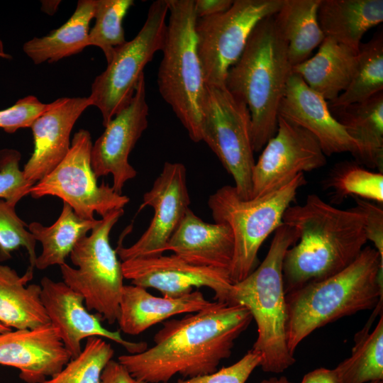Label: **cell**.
Returning <instances> with one entry per match:
<instances>
[{"label":"cell","instance_id":"17","mask_svg":"<svg viewBox=\"0 0 383 383\" xmlns=\"http://www.w3.org/2000/svg\"><path fill=\"white\" fill-rule=\"evenodd\" d=\"M41 299L50 323L57 330L72 359L82 349L81 342L90 337L107 338L123 346L130 354L148 348L145 342H131L122 338L119 331L104 328L98 318L91 314L83 297L63 282H55L48 277L40 280Z\"/></svg>","mask_w":383,"mask_h":383},{"label":"cell","instance_id":"28","mask_svg":"<svg viewBox=\"0 0 383 383\" xmlns=\"http://www.w3.org/2000/svg\"><path fill=\"white\" fill-rule=\"evenodd\" d=\"M321 0H283L274 15L276 26L287 45L292 67L309 59L326 38L318 21Z\"/></svg>","mask_w":383,"mask_h":383},{"label":"cell","instance_id":"30","mask_svg":"<svg viewBox=\"0 0 383 383\" xmlns=\"http://www.w3.org/2000/svg\"><path fill=\"white\" fill-rule=\"evenodd\" d=\"M99 221L80 218L68 204L63 202L61 213L52 226H44L36 221L30 223L28 229L42 245V252L37 256L35 267L43 270L65 264L76 243Z\"/></svg>","mask_w":383,"mask_h":383},{"label":"cell","instance_id":"34","mask_svg":"<svg viewBox=\"0 0 383 383\" xmlns=\"http://www.w3.org/2000/svg\"><path fill=\"white\" fill-rule=\"evenodd\" d=\"M113 355L111 345L102 338H88L77 357L41 383H100L102 372Z\"/></svg>","mask_w":383,"mask_h":383},{"label":"cell","instance_id":"7","mask_svg":"<svg viewBox=\"0 0 383 383\" xmlns=\"http://www.w3.org/2000/svg\"><path fill=\"white\" fill-rule=\"evenodd\" d=\"M306 183L304 173L280 189L258 198L243 199L234 186L225 185L208 199L215 223L227 224L233 235L234 254L230 270L233 284L247 277L257 262L265 240L282 224V217Z\"/></svg>","mask_w":383,"mask_h":383},{"label":"cell","instance_id":"23","mask_svg":"<svg viewBox=\"0 0 383 383\" xmlns=\"http://www.w3.org/2000/svg\"><path fill=\"white\" fill-rule=\"evenodd\" d=\"M357 52L326 37L317 53L293 67L292 72L331 101L343 92L351 82L357 67Z\"/></svg>","mask_w":383,"mask_h":383},{"label":"cell","instance_id":"27","mask_svg":"<svg viewBox=\"0 0 383 383\" xmlns=\"http://www.w3.org/2000/svg\"><path fill=\"white\" fill-rule=\"evenodd\" d=\"M96 0H79L72 16L48 35L26 42L23 50L35 65L54 62L82 52L88 45Z\"/></svg>","mask_w":383,"mask_h":383},{"label":"cell","instance_id":"42","mask_svg":"<svg viewBox=\"0 0 383 383\" xmlns=\"http://www.w3.org/2000/svg\"><path fill=\"white\" fill-rule=\"evenodd\" d=\"M301 383H343L337 367L327 369L317 368L306 374Z\"/></svg>","mask_w":383,"mask_h":383},{"label":"cell","instance_id":"12","mask_svg":"<svg viewBox=\"0 0 383 383\" xmlns=\"http://www.w3.org/2000/svg\"><path fill=\"white\" fill-rule=\"evenodd\" d=\"M91 138L89 132L80 129L74 133L70 150L61 162L30 189L29 194L39 199L54 196L68 204L82 218L94 220L97 213L123 209L130 199L116 193L107 184H97L91 164Z\"/></svg>","mask_w":383,"mask_h":383},{"label":"cell","instance_id":"9","mask_svg":"<svg viewBox=\"0 0 383 383\" xmlns=\"http://www.w3.org/2000/svg\"><path fill=\"white\" fill-rule=\"evenodd\" d=\"M201 141L232 176L240 197L250 199L255 162L250 113L246 104L224 85H206L202 106Z\"/></svg>","mask_w":383,"mask_h":383},{"label":"cell","instance_id":"21","mask_svg":"<svg viewBox=\"0 0 383 383\" xmlns=\"http://www.w3.org/2000/svg\"><path fill=\"white\" fill-rule=\"evenodd\" d=\"M165 250L172 251L192 265L230 273L234 254L233 235L227 224L206 223L189 209Z\"/></svg>","mask_w":383,"mask_h":383},{"label":"cell","instance_id":"2","mask_svg":"<svg viewBox=\"0 0 383 383\" xmlns=\"http://www.w3.org/2000/svg\"><path fill=\"white\" fill-rule=\"evenodd\" d=\"M282 223L299 235L283 259L285 294L343 270L359 256L367 240L357 211L335 208L314 194L308 195L302 205L289 206Z\"/></svg>","mask_w":383,"mask_h":383},{"label":"cell","instance_id":"31","mask_svg":"<svg viewBox=\"0 0 383 383\" xmlns=\"http://www.w3.org/2000/svg\"><path fill=\"white\" fill-rule=\"evenodd\" d=\"M383 91V32L378 30L357 52L355 74L347 89L335 99L328 101L335 109L368 99Z\"/></svg>","mask_w":383,"mask_h":383},{"label":"cell","instance_id":"8","mask_svg":"<svg viewBox=\"0 0 383 383\" xmlns=\"http://www.w3.org/2000/svg\"><path fill=\"white\" fill-rule=\"evenodd\" d=\"M124 210L110 211L82 238L70 254L77 268L60 266L63 282L80 294L87 309L100 313L109 323L117 321L123 284L121 263L109 243L112 228Z\"/></svg>","mask_w":383,"mask_h":383},{"label":"cell","instance_id":"25","mask_svg":"<svg viewBox=\"0 0 383 383\" xmlns=\"http://www.w3.org/2000/svg\"><path fill=\"white\" fill-rule=\"evenodd\" d=\"M33 267L20 276L0 265V323L15 330L33 329L50 323L41 299V287L31 284Z\"/></svg>","mask_w":383,"mask_h":383},{"label":"cell","instance_id":"43","mask_svg":"<svg viewBox=\"0 0 383 383\" xmlns=\"http://www.w3.org/2000/svg\"><path fill=\"white\" fill-rule=\"evenodd\" d=\"M260 383H293L290 382L286 377H272L269 379H263Z\"/></svg>","mask_w":383,"mask_h":383},{"label":"cell","instance_id":"33","mask_svg":"<svg viewBox=\"0 0 383 383\" xmlns=\"http://www.w3.org/2000/svg\"><path fill=\"white\" fill-rule=\"evenodd\" d=\"M133 4V0H96L95 24L89 32L88 45L99 48L107 63L116 48L126 42L123 21Z\"/></svg>","mask_w":383,"mask_h":383},{"label":"cell","instance_id":"29","mask_svg":"<svg viewBox=\"0 0 383 383\" xmlns=\"http://www.w3.org/2000/svg\"><path fill=\"white\" fill-rule=\"evenodd\" d=\"M351 355L336 367L343 383L383 381V316L379 303L354 337Z\"/></svg>","mask_w":383,"mask_h":383},{"label":"cell","instance_id":"24","mask_svg":"<svg viewBox=\"0 0 383 383\" xmlns=\"http://www.w3.org/2000/svg\"><path fill=\"white\" fill-rule=\"evenodd\" d=\"M354 140L357 163L383 171V91L361 102L330 109Z\"/></svg>","mask_w":383,"mask_h":383},{"label":"cell","instance_id":"4","mask_svg":"<svg viewBox=\"0 0 383 383\" xmlns=\"http://www.w3.org/2000/svg\"><path fill=\"white\" fill-rule=\"evenodd\" d=\"M292 74L287 45L274 15L265 18L252 31L224 83L249 109L254 152L261 151L277 131L278 109Z\"/></svg>","mask_w":383,"mask_h":383},{"label":"cell","instance_id":"13","mask_svg":"<svg viewBox=\"0 0 383 383\" xmlns=\"http://www.w3.org/2000/svg\"><path fill=\"white\" fill-rule=\"evenodd\" d=\"M262 150L252 172L251 199L274 192L299 174L326 164V156L316 137L280 116L274 135Z\"/></svg>","mask_w":383,"mask_h":383},{"label":"cell","instance_id":"3","mask_svg":"<svg viewBox=\"0 0 383 383\" xmlns=\"http://www.w3.org/2000/svg\"><path fill=\"white\" fill-rule=\"evenodd\" d=\"M382 273L383 258L374 248L366 246L340 272L287 294L289 353L294 355L299 344L315 330L383 302Z\"/></svg>","mask_w":383,"mask_h":383},{"label":"cell","instance_id":"39","mask_svg":"<svg viewBox=\"0 0 383 383\" xmlns=\"http://www.w3.org/2000/svg\"><path fill=\"white\" fill-rule=\"evenodd\" d=\"M353 207L362 216L367 240L372 241L374 248L383 258V208L380 204L353 196Z\"/></svg>","mask_w":383,"mask_h":383},{"label":"cell","instance_id":"44","mask_svg":"<svg viewBox=\"0 0 383 383\" xmlns=\"http://www.w3.org/2000/svg\"><path fill=\"white\" fill-rule=\"evenodd\" d=\"M0 57L4 58L6 60H10L12 58V57L9 54L6 52L4 50V43L1 40V38H0Z\"/></svg>","mask_w":383,"mask_h":383},{"label":"cell","instance_id":"18","mask_svg":"<svg viewBox=\"0 0 383 383\" xmlns=\"http://www.w3.org/2000/svg\"><path fill=\"white\" fill-rule=\"evenodd\" d=\"M91 106L89 96L63 97L48 104L30 126L34 149L23 170L27 181L35 184L65 157L71 146L72 128Z\"/></svg>","mask_w":383,"mask_h":383},{"label":"cell","instance_id":"1","mask_svg":"<svg viewBox=\"0 0 383 383\" xmlns=\"http://www.w3.org/2000/svg\"><path fill=\"white\" fill-rule=\"evenodd\" d=\"M252 320L245 306L215 301L195 313L163 322L152 347L120 355L118 362L146 383H168L176 374L187 379L209 374L231 356Z\"/></svg>","mask_w":383,"mask_h":383},{"label":"cell","instance_id":"22","mask_svg":"<svg viewBox=\"0 0 383 383\" xmlns=\"http://www.w3.org/2000/svg\"><path fill=\"white\" fill-rule=\"evenodd\" d=\"M212 303L197 290L177 298L157 297L143 287L124 285L117 322L124 333L136 335L173 316L196 313Z\"/></svg>","mask_w":383,"mask_h":383},{"label":"cell","instance_id":"5","mask_svg":"<svg viewBox=\"0 0 383 383\" xmlns=\"http://www.w3.org/2000/svg\"><path fill=\"white\" fill-rule=\"evenodd\" d=\"M298 240V232L282 223L262 263L233 284L231 291V304L245 306L256 322L257 337L252 350L260 356V366L266 372L281 373L296 362L287 343L282 262L286 251Z\"/></svg>","mask_w":383,"mask_h":383},{"label":"cell","instance_id":"41","mask_svg":"<svg viewBox=\"0 0 383 383\" xmlns=\"http://www.w3.org/2000/svg\"><path fill=\"white\" fill-rule=\"evenodd\" d=\"M233 0H194V11L197 18L223 12L232 5Z\"/></svg>","mask_w":383,"mask_h":383},{"label":"cell","instance_id":"46","mask_svg":"<svg viewBox=\"0 0 383 383\" xmlns=\"http://www.w3.org/2000/svg\"><path fill=\"white\" fill-rule=\"evenodd\" d=\"M370 383H383V381H375V382H372Z\"/></svg>","mask_w":383,"mask_h":383},{"label":"cell","instance_id":"19","mask_svg":"<svg viewBox=\"0 0 383 383\" xmlns=\"http://www.w3.org/2000/svg\"><path fill=\"white\" fill-rule=\"evenodd\" d=\"M71 359L50 323L0 334V365L19 370V377L26 383H41L53 377Z\"/></svg>","mask_w":383,"mask_h":383},{"label":"cell","instance_id":"35","mask_svg":"<svg viewBox=\"0 0 383 383\" xmlns=\"http://www.w3.org/2000/svg\"><path fill=\"white\" fill-rule=\"evenodd\" d=\"M15 206L0 199V261L8 260L12 252L23 247L28 252L30 266L34 267L36 240L26 228L28 226L18 216Z\"/></svg>","mask_w":383,"mask_h":383},{"label":"cell","instance_id":"16","mask_svg":"<svg viewBox=\"0 0 383 383\" xmlns=\"http://www.w3.org/2000/svg\"><path fill=\"white\" fill-rule=\"evenodd\" d=\"M148 115L145 80L143 74L129 104L104 126L103 133L92 144L91 164L96 178L111 174L112 187L119 194L126 182L137 174L129 163L128 157L148 128Z\"/></svg>","mask_w":383,"mask_h":383},{"label":"cell","instance_id":"40","mask_svg":"<svg viewBox=\"0 0 383 383\" xmlns=\"http://www.w3.org/2000/svg\"><path fill=\"white\" fill-rule=\"evenodd\" d=\"M100 383H146L134 378L118 361L111 360L104 367Z\"/></svg>","mask_w":383,"mask_h":383},{"label":"cell","instance_id":"38","mask_svg":"<svg viewBox=\"0 0 383 383\" xmlns=\"http://www.w3.org/2000/svg\"><path fill=\"white\" fill-rule=\"evenodd\" d=\"M260 356L252 349L233 365L213 373L179 379L173 383H245L253 370L260 366Z\"/></svg>","mask_w":383,"mask_h":383},{"label":"cell","instance_id":"26","mask_svg":"<svg viewBox=\"0 0 383 383\" xmlns=\"http://www.w3.org/2000/svg\"><path fill=\"white\" fill-rule=\"evenodd\" d=\"M318 21L326 37L358 51L364 35L383 21V1L321 0Z\"/></svg>","mask_w":383,"mask_h":383},{"label":"cell","instance_id":"6","mask_svg":"<svg viewBox=\"0 0 383 383\" xmlns=\"http://www.w3.org/2000/svg\"><path fill=\"white\" fill-rule=\"evenodd\" d=\"M167 1L169 21L157 72L158 90L190 139L198 143L206 84L197 51L194 0Z\"/></svg>","mask_w":383,"mask_h":383},{"label":"cell","instance_id":"36","mask_svg":"<svg viewBox=\"0 0 383 383\" xmlns=\"http://www.w3.org/2000/svg\"><path fill=\"white\" fill-rule=\"evenodd\" d=\"M21 158V155L16 150H0V199L14 205L29 194L34 185L24 177L19 165Z\"/></svg>","mask_w":383,"mask_h":383},{"label":"cell","instance_id":"45","mask_svg":"<svg viewBox=\"0 0 383 383\" xmlns=\"http://www.w3.org/2000/svg\"><path fill=\"white\" fill-rule=\"evenodd\" d=\"M11 329L0 323V334L4 333L11 331Z\"/></svg>","mask_w":383,"mask_h":383},{"label":"cell","instance_id":"20","mask_svg":"<svg viewBox=\"0 0 383 383\" xmlns=\"http://www.w3.org/2000/svg\"><path fill=\"white\" fill-rule=\"evenodd\" d=\"M278 116L313 135L326 156L342 152L353 155L355 152V143L334 117L328 101L295 73L288 80Z\"/></svg>","mask_w":383,"mask_h":383},{"label":"cell","instance_id":"32","mask_svg":"<svg viewBox=\"0 0 383 383\" xmlns=\"http://www.w3.org/2000/svg\"><path fill=\"white\" fill-rule=\"evenodd\" d=\"M327 187L333 189L334 203H340L351 195L360 199L383 202V174L360 167L357 162L337 164L327 180Z\"/></svg>","mask_w":383,"mask_h":383},{"label":"cell","instance_id":"10","mask_svg":"<svg viewBox=\"0 0 383 383\" xmlns=\"http://www.w3.org/2000/svg\"><path fill=\"white\" fill-rule=\"evenodd\" d=\"M167 14V0L153 1L138 34L116 48L106 70L93 81L89 97L100 111L104 126L129 104L145 67L162 50Z\"/></svg>","mask_w":383,"mask_h":383},{"label":"cell","instance_id":"11","mask_svg":"<svg viewBox=\"0 0 383 383\" xmlns=\"http://www.w3.org/2000/svg\"><path fill=\"white\" fill-rule=\"evenodd\" d=\"M283 0H234L226 11L196 19L197 51L206 85L223 86L229 69L263 18L274 15Z\"/></svg>","mask_w":383,"mask_h":383},{"label":"cell","instance_id":"37","mask_svg":"<svg viewBox=\"0 0 383 383\" xmlns=\"http://www.w3.org/2000/svg\"><path fill=\"white\" fill-rule=\"evenodd\" d=\"M36 96L28 95L13 105L0 110V128L13 133L20 128H30L33 121L48 108Z\"/></svg>","mask_w":383,"mask_h":383},{"label":"cell","instance_id":"15","mask_svg":"<svg viewBox=\"0 0 383 383\" xmlns=\"http://www.w3.org/2000/svg\"><path fill=\"white\" fill-rule=\"evenodd\" d=\"M121 268L123 277L133 285L155 289L165 297L182 296L194 287H206L214 292L216 301L231 304L233 282L228 272L194 265L175 254L128 260Z\"/></svg>","mask_w":383,"mask_h":383},{"label":"cell","instance_id":"14","mask_svg":"<svg viewBox=\"0 0 383 383\" xmlns=\"http://www.w3.org/2000/svg\"><path fill=\"white\" fill-rule=\"evenodd\" d=\"M189 204L185 166L181 162H166L152 188L144 194L138 209V211L146 206L153 209L149 226L134 244L126 248L119 243L116 249L122 262L162 255Z\"/></svg>","mask_w":383,"mask_h":383}]
</instances>
